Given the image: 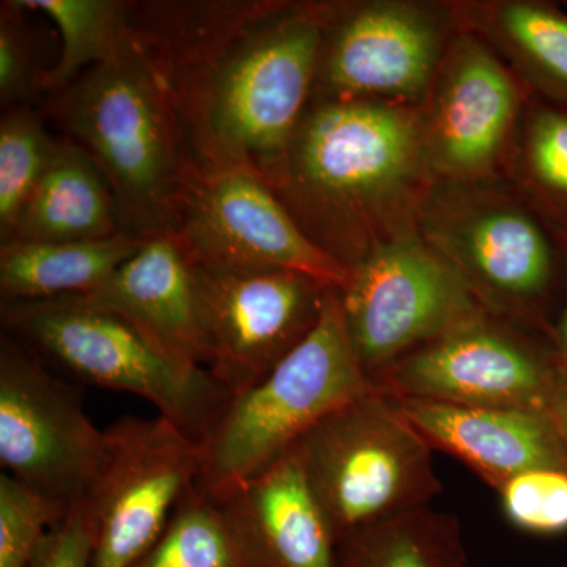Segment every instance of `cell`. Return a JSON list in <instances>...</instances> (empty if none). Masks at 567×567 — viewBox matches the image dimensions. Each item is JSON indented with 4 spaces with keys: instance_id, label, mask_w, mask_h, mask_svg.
Wrapping results in <instances>:
<instances>
[{
    "instance_id": "cell-1",
    "label": "cell",
    "mask_w": 567,
    "mask_h": 567,
    "mask_svg": "<svg viewBox=\"0 0 567 567\" xmlns=\"http://www.w3.org/2000/svg\"><path fill=\"white\" fill-rule=\"evenodd\" d=\"M328 21L322 10L262 6L192 61L159 63L199 166L275 185L315 91Z\"/></svg>"
},
{
    "instance_id": "cell-2",
    "label": "cell",
    "mask_w": 567,
    "mask_h": 567,
    "mask_svg": "<svg viewBox=\"0 0 567 567\" xmlns=\"http://www.w3.org/2000/svg\"><path fill=\"white\" fill-rule=\"evenodd\" d=\"M47 110L102 171L126 233L174 230L197 162L166 73L132 31Z\"/></svg>"
},
{
    "instance_id": "cell-3",
    "label": "cell",
    "mask_w": 567,
    "mask_h": 567,
    "mask_svg": "<svg viewBox=\"0 0 567 567\" xmlns=\"http://www.w3.org/2000/svg\"><path fill=\"white\" fill-rule=\"evenodd\" d=\"M424 140L415 115L394 104L315 102L271 189L301 230L352 270L372 216L415 178Z\"/></svg>"
},
{
    "instance_id": "cell-4",
    "label": "cell",
    "mask_w": 567,
    "mask_h": 567,
    "mask_svg": "<svg viewBox=\"0 0 567 567\" xmlns=\"http://www.w3.org/2000/svg\"><path fill=\"white\" fill-rule=\"evenodd\" d=\"M0 322L55 372L80 383L140 395L203 443L233 394L208 369L182 364L126 317L87 295L2 300Z\"/></svg>"
},
{
    "instance_id": "cell-5",
    "label": "cell",
    "mask_w": 567,
    "mask_h": 567,
    "mask_svg": "<svg viewBox=\"0 0 567 567\" xmlns=\"http://www.w3.org/2000/svg\"><path fill=\"white\" fill-rule=\"evenodd\" d=\"M374 390L347 336L338 290L292 352L245 393L233 395L200 443L197 487L218 499L289 453L339 406Z\"/></svg>"
},
{
    "instance_id": "cell-6",
    "label": "cell",
    "mask_w": 567,
    "mask_h": 567,
    "mask_svg": "<svg viewBox=\"0 0 567 567\" xmlns=\"http://www.w3.org/2000/svg\"><path fill=\"white\" fill-rule=\"evenodd\" d=\"M293 451L338 544L383 518L431 506L443 491L434 450L375 388L323 417Z\"/></svg>"
},
{
    "instance_id": "cell-7",
    "label": "cell",
    "mask_w": 567,
    "mask_h": 567,
    "mask_svg": "<svg viewBox=\"0 0 567 567\" xmlns=\"http://www.w3.org/2000/svg\"><path fill=\"white\" fill-rule=\"evenodd\" d=\"M338 293L354 357L371 383L395 361L488 311L439 249L410 234L372 245Z\"/></svg>"
},
{
    "instance_id": "cell-8",
    "label": "cell",
    "mask_w": 567,
    "mask_h": 567,
    "mask_svg": "<svg viewBox=\"0 0 567 567\" xmlns=\"http://www.w3.org/2000/svg\"><path fill=\"white\" fill-rule=\"evenodd\" d=\"M110 451L81 391L20 342L0 338V464L7 475L71 507L87 498Z\"/></svg>"
},
{
    "instance_id": "cell-9",
    "label": "cell",
    "mask_w": 567,
    "mask_h": 567,
    "mask_svg": "<svg viewBox=\"0 0 567 567\" xmlns=\"http://www.w3.org/2000/svg\"><path fill=\"white\" fill-rule=\"evenodd\" d=\"M372 386L391 398L551 417L566 391L554 349H537L488 311L395 361Z\"/></svg>"
},
{
    "instance_id": "cell-10",
    "label": "cell",
    "mask_w": 567,
    "mask_h": 567,
    "mask_svg": "<svg viewBox=\"0 0 567 567\" xmlns=\"http://www.w3.org/2000/svg\"><path fill=\"white\" fill-rule=\"evenodd\" d=\"M174 233L204 267L292 271L334 290L352 276L301 230L270 185L238 167L197 164Z\"/></svg>"
},
{
    "instance_id": "cell-11",
    "label": "cell",
    "mask_w": 567,
    "mask_h": 567,
    "mask_svg": "<svg viewBox=\"0 0 567 567\" xmlns=\"http://www.w3.org/2000/svg\"><path fill=\"white\" fill-rule=\"evenodd\" d=\"M106 432L110 451L87 496L95 518L89 567H133L197 486L203 450L159 415L123 416Z\"/></svg>"
},
{
    "instance_id": "cell-12",
    "label": "cell",
    "mask_w": 567,
    "mask_h": 567,
    "mask_svg": "<svg viewBox=\"0 0 567 567\" xmlns=\"http://www.w3.org/2000/svg\"><path fill=\"white\" fill-rule=\"evenodd\" d=\"M210 363L230 394L245 393L311 333L330 290L282 270L194 264Z\"/></svg>"
},
{
    "instance_id": "cell-13",
    "label": "cell",
    "mask_w": 567,
    "mask_h": 567,
    "mask_svg": "<svg viewBox=\"0 0 567 567\" xmlns=\"http://www.w3.org/2000/svg\"><path fill=\"white\" fill-rule=\"evenodd\" d=\"M440 52L442 32L423 9L358 7L328 21L312 95L316 102L416 99L431 84Z\"/></svg>"
},
{
    "instance_id": "cell-14",
    "label": "cell",
    "mask_w": 567,
    "mask_h": 567,
    "mask_svg": "<svg viewBox=\"0 0 567 567\" xmlns=\"http://www.w3.org/2000/svg\"><path fill=\"white\" fill-rule=\"evenodd\" d=\"M431 237L492 315L533 316L550 289L554 248L522 208L473 207L440 221Z\"/></svg>"
},
{
    "instance_id": "cell-15",
    "label": "cell",
    "mask_w": 567,
    "mask_h": 567,
    "mask_svg": "<svg viewBox=\"0 0 567 567\" xmlns=\"http://www.w3.org/2000/svg\"><path fill=\"white\" fill-rule=\"evenodd\" d=\"M216 502L246 567H338V539L293 447Z\"/></svg>"
},
{
    "instance_id": "cell-16",
    "label": "cell",
    "mask_w": 567,
    "mask_h": 567,
    "mask_svg": "<svg viewBox=\"0 0 567 567\" xmlns=\"http://www.w3.org/2000/svg\"><path fill=\"white\" fill-rule=\"evenodd\" d=\"M517 111V85L502 63L476 41H461L440 80L425 148L442 173L483 177L494 169Z\"/></svg>"
},
{
    "instance_id": "cell-17",
    "label": "cell",
    "mask_w": 567,
    "mask_h": 567,
    "mask_svg": "<svg viewBox=\"0 0 567 567\" xmlns=\"http://www.w3.org/2000/svg\"><path fill=\"white\" fill-rule=\"evenodd\" d=\"M391 399L432 450L458 458L495 491L527 470L567 466L557 423L544 413Z\"/></svg>"
},
{
    "instance_id": "cell-18",
    "label": "cell",
    "mask_w": 567,
    "mask_h": 567,
    "mask_svg": "<svg viewBox=\"0 0 567 567\" xmlns=\"http://www.w3.org/2000/svg\"><path fill=\"white\" fill-rule=\"evenodd\" d=\"M87 297L126 317L174 360L208 369L194 264L174 230L148 235L140 251Z\"/></svg>"
},
{
    "instance_id": "cell-19",
    "label": "cell",
    "mask_w": 567,
    "mask_h": 567,
    "mask_svg": "<svg viewBox=\"0 0 567 567\" xmlns=\"http://www.w3.org/2000/svg\"><path fill=\"white\" fill-rule=\"evenodd\" d=\"M122 233L121 212L102 171L80 145L59 137L9 241L103 240Z\"/></svg>"
},
{
    "instance_id": "cell-20",
    "label": "cell",
    "mask_w": 567,
    "mask_h": 567,
    "mask_svg": "<svg viewBox=\"0 0 567 567\" xmlns=\"http://www.w3.org/2000/svg\"><path fill=\"white\" fill-rule=\"evenodd\" d=\"M145 238L122 233L103 240L7 241L0 248L2 300H50L96 292L140 251Z\"/></svg>"
},
{
    "instance_id": "cell-21",
    "label": "cell",
    "mask_w": 567,
    "mask_h": 567,
    "mask_svg": "<svg viewBox=\"0 0 567 567\" xmlns=\"http://www.w3.org/2000/svg\"><path fill=\"white\" fill-rule=\"evenodd\" d=\"M338 567H466L464 529L454 514L420 507L347 536Z\"/></svg>"
},
{
    "instance_id": "cell-22",
    "label": "cell",
    "mask_w": 567,
    "mask_h": 567,
    "mask_svg": "<svg viewBox=\"0 0 567 567\" xmlns=\"http://www.w3.org/2000/svg\"><path fill=\"white\" fill-rule=\"evenodd\" d=\"M50 18L62 37L59 62L40 74V93L63 91L80 74L110 61L128 39L130 2L121 0H20Z\"/></svg>"
},
{
    "instance_id": "cell-23",
    "label": "cell",
    "mask_w": 567,
    "mask_h": 567,
    "mask_svg": "<svg viewBox=\"0 0 567 567\" xmlns=\"http://www.w3.org/2000/svg\"><path fill=\"white\" fill-rule=\"evenodd\" d=\"M133 567H246L221 507L193 487L156 543Z\"/></svg>"
},
{
    "instance_id": "cell-24",
    "label": "cell",
    "mask_w": 567,
    "mask_h": 567,
    "mask_svg": "<svg viewBox=\"0 0 567 567\" xmlns=\"http://www.w3.org/2000/svg\"><path fill=\"white\" fill-rule=\"evenodd\" d=\"M58 137L29 104L7 107L0 122V237L10 240L22 208L50 166Z\"/></svg>"
},
{
    "instance_id": "cell-25",
    "label": "cell",
    "mask_w": 567,
    "mask_h": 567,
    "mask_svg": "<svg viewBox=\"0 0 567 567\" xmlns=\"http://www.w3.org/2000/svg\"><path fill=\"white\" fill-rule=\"evenodd\" d=\"M503 40L529 71L567 100V17L540 3L513 2L496 18Z\"/></svg>"
},
{
    "instance_id": "cell-26",
    "label": "cell",
    "mask_w": 567,
    "mask_h": 567,
    "mask_svg": "<svg viewBox=\"0 0 567 567\" xmlns=\"http://www.w3.org/2000/svg\"><path fill=\"white\" fill-rule=\"evenodd\" d=\"M70 507L0 475V567H29L50 529Z\"/></svg>"
},
{
    "instance_id": "cell-27",
    "label": "cell",
    "mask_w": 567,
    "mask_h": 567,
    "mask_svg": "<svg viewBox=\"0 0 567 567\" xmlns=\"http://www.w3.org/2000/svg\"><path fill=\"white\" fill-rule=\"evenodd\" d=\"M511 525L533 535L567 529V466H539L507 480L498 488Z\"/></svg>"
},
{
    "instance_id": "cell-28",
    "label": "cell",
    "mask_w": 567,
    "mask_h": 567,
    "mask_svg": "<svg viewBox=\"0 0 567 567\" xmlns=\"http://www.w3.org/2000/svg\"><path fill=\"white\" fill-rule=\"evenodd\" d=\"M527 163L537 188L567 213V111L535 112L528 126Z\"/></svg>"
},
{
    "instance_id": "cell-29",
    "label": "cell",
    "mask_w": 567,
    "mask_h": 567,
    "mask_svg": "<svg viewBox=\"0 0 567 567\" xmlns=\"http://www.w3.org/2000/svg\"><path fill=\"white\" fill-rule=\"evenodd\" d=\"M18 0L2 2L0 9V100L3 106H21L40 93L41 71L33 59L32 40Z\"/></svg>"
},
{
    "instance_id": "cell-30",
    "label": "cell",
    "mask_w": 567,
    "mask_h": 567,
    "mask_svg": "<svg viewBox=\"0 0 567 567\" xmlns=\"http://www.w3.org/2000/svg\"><path fill=\"white\" fill-rule=\"evenodd\" d=\"M93 539L95 518L91 503L84 498L50 529L29 567H89Z\"/></svg>"
},
{
    "instance_id": "cell-31",
    "label": "cell",
    "mask_w": 567,
    "mask_h": 567,
    "mask_svg": "<svg viewBox=\"0 0 567 567\" xmlns=\"http://www.w3.org/2000/svg\"><path fill=\"white\" fill-rule=\"evenodd\" d=\"M554 344L555 360H557L559 374H561L563 382L567 386V306L561 319H559L557 330H555Z\"/></svg>"
},
{
    "instance_id": "cell-32",
    "label": "cell",
    "mask_w": 567,
    "mask_h": 567,
    "mask_svg": "<svg viewBox=\"0 0 567 567\" xmlns=\"http://www.w3.org/2000/svg\"><path fill=\"white\" fill-rule=\"evenodd\" d=\"M554 420L555 423H557L559 435H561L567 453V386L565 394H563L561 402H559L557 412H555Z\"/></svg>"
},
{
    "instance_id": "cell-33",
    "label": "cell",
    "mask_w": 567,
    "mask_h": 567,
    "mask_svg": "<svg viewBox=\"0 0 567 567\" xmlns=\"http://www.w3.org/2000/svg\"><path fill=\"white\" fill-rule=\"evenodd\" d=\"M567 567V566H566Z\"/></svg>"
}]
</instances>
